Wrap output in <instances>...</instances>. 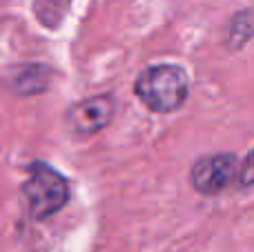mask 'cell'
I'll return each mask as SVG.
<instances>
[{
  "label": "cell",
  "instance_id": "obj_1",
  "mask_svg": "<svg viewBox=\"0 0 254 252\" xmlns=\"http://www.w3.org/2000/svg\"><path fill=\"white\" fill-rule=\"evenodd\" d=\"M134 94L147 110L156 114H172L181 110L190 94V76L181 65L158 63L138 74Z\"/></svg>",
  "mask_w": 254,
  "mask_h": 252
},
{
  "label": "cell",
  "instance_id": "obj_2",
  "mask_svg": "<svg viewBox=\"0 0 254 252\" xmlns=\"http://www.w3.org/2000/svg\"><path fill=\"white\" fill-rule=\"evenodd\" d=\"M22 196L36 221H47L61 212L69 201V183L58 170L45 161H34L27 168V181L22 183Z\"/></svg>",
  "mask_w": 254,
  "mask_h": 252
},
{
  "label": "cell",
  "instance_id": "obj_3",
  "mask_svg": "<svg viewBox=\"0 0 254 252\" xmlns=\"http://www.w3.org/2000/svg\"><path fill=\"white\" fill-rule=\"evenodd\" d=\"M239 179V156L232 152H216L194 161L190 170L192 188L203 196H214L234 186Z\"/></svg>",
  "mask_w": 254,
  "mask_h": 252
},
{
  "label": "cell",
  "instance_id": "obj_4",
  "mask_svg": "<svg viewBox=\"0 0 254 252\" xmlns=\"http://www.w3.org/2000/svg\"><path fill=\"white\" fill-rule=\"evenodd\" d=\"M116 101L112 94H98L69 105L65 114V127L74 138H89L105 129L114 119Z\"/></svg>",
  "mask_w": 254,
  "mask_h": 252
},
{
  "label": "cell",
  "instance_id": "obj_5",
  "mask_svg": "<svg viewBox=\"0 0 254 252\" xmlns=\"http://www.w3.org/2000/svg\"><path fill=\"white\" fill-rule=\"evenodd\" d=\"M52 80V69L47 65H38V63H27V65H18L9 74V89L20 96H34V94H43L49 87Z\"/></svg>",
  "mask_w": 254,
  "mask_h": 252
},
{
  "label": "cell",
  "instance_id": "obj_6",
  "mask_svg": "<svg viewBox=\"0 0 254 252\" xmlns=\"http://www.w3.org/2000/svg\"><path fill=\"white\" fill-rule=\"evenodd\" d=\"M71 7V0H36L34 2V13L38 22L47 29H56L67 16Z\"/></svg>",
  "mask_w": 254,
  "mask_h": 252
},
{
  "label": "cell",
  "instance_id": "obj_7",
  "mask_svg": "<svg viewBox=\"0 0 254 252\" xmlns=\"http://www.w3.org/2000/svg\"><path fill=\"white\" fill-rule=\"evenodd\" d=\"M228 38H230V47L232 49H243L252 38V18H250V9H243L237 16L230 20L228 27Z\"/></svg>",
  "mask_w": 254,
  "mask_h": 252
},
{
  "label": "cell",
  "instance_id": "obj_8",
  "mask_svg": "<svg viewBox=\"0 0 254 252\" xmlns=\"http://www.w3.org/2000/svg\"><path fill=\"white\" fill-rule=\"evenodd\" d=\"M237 181H241L243 188H248L252 183V156L246 154V159L239 163V179Z\"/></svg>",
  "mask_w": 254,
  "mask_h": 252
}]
</instances>
